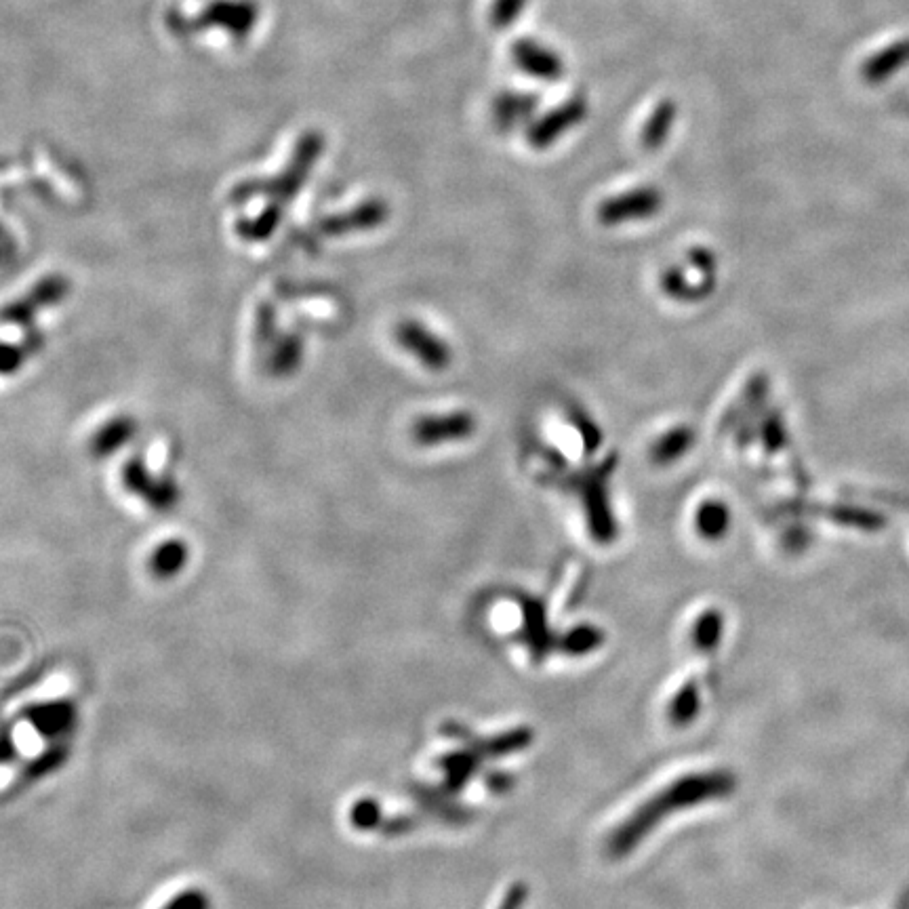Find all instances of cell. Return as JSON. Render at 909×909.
I'll return each mask as SVG.
<instances>
[{"label":"cell","mask_w":909,"mask_h":909,"mask_svg":"<svg viewBox=\"0 0 909 909\" xmlns=\"http://www.w3.org/2000/svg\"><path fill=\"white\" fill-rule=\"evenodd\" d=\"M19 718H24L40 737L51 741H64V737H68L74 731V726L78 722V712L72 701L62 699L51 703L28 705L26 710L19 714Z\"/></svg>","instance_id":"obj_5"},{"label":"cell","mask_w":909,"mask_h":909,"mask_svg":"<svg viewBox=\"0 0 909 909\" xmlns=\"http://www.w3.org/2000/svg\"><path fill=\"white\" fill-rule=\"evenodd\" d=\"M720 630H722V621L716 613L703 615V619L699 621V628H697V642L701 646H705V649H710V646L716 644Z\"/></svg>","instance_id":"obj_16"},{"label":"cell","mask_w":909,"mask_h":909,"mask_svg":"<svg viewBox=\"0 0 909 909\" xmlns=\"http://www.w3.org/2000/svg\"><path fill=\"white\" fill-rule=\"evenodd\" d=\"M733 785H735V781L729 773L701 775V777L684 779V781L672 785L668 792L657 796L646 806H642V811H638L628 823L621 827V830L611 840V851L615 855L628 853L630 848L636 844V840L651 830L655 821L676 811V806L697 804V802L710 800V798L726 796L733 790Z\"/></svg>","instance_id":"obj_1"},{"label":"cell","mask_w":909,"mask_h":909,"mask_svg":"<svg viewBox=\"0 0 909 909\" xmlns=\"http://www.w3.org/2000/svg\"><path fill=\"white\" fill-rule=\"evenodd\" d=\"M663 205L665 198L659 188L640 186L604 198L596 209V217L600 226L619 228L640 224V221H649L651 217L661 213Z\"/></svg>","instance_id":"obj_2"},{"label":"cell","mask_w":909,"mask_h":909,"mask_svg":"<svg viewBox=\"0 0 909 909\" xmlns=\"http://www.w3.org/2000/svg\"><path fill=\"white\" fill-rule=\"evenodd\" d=\"M579 112L573 108V110H564L560 112L558 116L552 114L548 120H543L541 125H537L533 131H531V141L537 146V148H543V146H550L554 139L560 137L562 131H567L569 127H575V123L579 120Z\"/></svg>","instance_id":"obj_11"},{"label":"cell","mask_w":909,"mask_h":909,"mask_svg":"<svg viewBox=\"0 0 909 909\" xmlns=\"http://www.w3.org/2000/svg\"><path fill=\"white\" fill-rule=\"evenodd\" d=\"M695 447V430L691 426H674L670 430H665L649 449V457L657 466H672V463H678L686 455L691 453Z\"/></svg>","instance_id":"obj_7"},{"label":"cell","mask_w":909,"mask_h":909,"mask_svg":"<svg viewBox=\"0 0 909 909\" xmlns=\"http://www.w3.org/2000/svg\"><path fill=\"white\" fill-rule=\"evenodd\" d=\"M186 562V550L179 543H169L165 548H160L154 556V573L158 577H171L175 575Z\"/></svg>","instance_id":"obj_13"},{"label":"cell","mask_w":909,"mask_h":909,"mask_svg":"<svg viewBox=\"0 0 909 909\" xmlns=\"http://www.w3.org/2000/svg\"><path fill=\"white\" fill-rule=\"evenodd\" d=\"M68 758V747L64 741H55V745H51L47 752L40 754L34 762H30L24 773H22V779L26 783H32V781H38L40 777H45L53 771H57L59 766H62Z\"/></svg>","instance_id":"obj_12"},{"label":"cell","mask_w":909,"mask_h":909,"mask_svg":"<svg viewBox=\"0 0 909 909\" xmlns=\"http://www.w3.org/2000/svg\"><path fill=\"white\" fill-rule=\"evenodd\" d=\"M396 341L404 352L432 373L447 371L453 365L451 343L415 318L400 322L396 327Z\"/></svg>","instance_id":"obj_4"},{"label":"cell","mask_w":909,"mask_h":909,"mask_svg":"<svg viewBox=\"0 0 909 909\" xmlns=\"http://www.w3.org/2000/svg\"><path fill=\"white\" fill-rule=\"evenodd\" d=\"M585 503V512H588V524L592 527V533L598 541H613L615 537V518L611 514V503H609V493H606V484L602 480L594 482L590 480L588 487H585L583 495Z\"/></svg>","instance_id":"obj_6"},{"label":"cell","mask_w":909,"mask_h":909,"mask_svg":"<svg viewBox=\"0 0 909 909\" xmlns=\"http://www.w3.org/2000/svg\"><path fill=\"white\" fill-rule=\"evenodd\" d=\"M661 289L663 293L676 299V301H695L705 297L712 291V285H703V282H693L689 268L676 266L668 268V272H663L661 276Z\"/></svg>","instance_id":"obj_8"},{"label":"cell","mask_w":909,"mask_h":909,"mask_svg":"<svg viewBox=\"0 0 909 909\" xmlns=\"http://www.w3.org/2000/svg\"><path fill=\"white\" fill-rule=\"evenodd\" d=\"M17 756H19V752H17L15 743H13L11 729H9V726H5L3 733H0V764H9Z\"/></svg>","instance_id":"obj_18"},{"label":"cell","mask_w":909,"mask_h":909,"mask_svg":"<svg viewBox=\"0 0 909 909\" xmlns=\"http://www.w3.org/2000/svg\"><path fill=\"white\" fill-rule=\"evenodd\" d=\"M165 909H209V899L200 891H186L177 895Z\"/></svg>","instance_id":"obj_17"},{"label":"cell","mask_w":909,"mask_h":909,"mask_svg":"<svg viewBox=\"0 0 909 909\" xmlns=\"http://www.w3.org/2000/svg\"><path fill=\"white\" fill-rule=\"evenodd\" d=\"M670 127H672V114L655 116L649 123V127H646V131H644V144L649 146V148L661 146L663 139L668 137Z\"/></svg>","instance_id":"obj_15"},{"label":"cell","mask_w":909,"mask_h":909,"mask_svg":"<svg viewBox=\"0 0 909 909\" xmlns=\"http://www.w3.org/2000/svg\"><path fill=\"white\" fill-rule=\"evenodd\" d=\"M381 819V811L377 802L373 800H360L352 808V823L358 827V830H371V827H377Z\"/></svg>","instance_id":"obj_14"},{"label":"cell","mask_w":909,"mask_h":909,"mask_svg":"<svg viewBox=\"0 0 909 909\" xmlns=\"http://www.w3.org/2000/svg\"><path fill=\"white\" fill-rule=\"evenodd\" d=\"M478 432V417L468 409L426 413L415 419L411 436L419 447L436 449L468 442Z\"/></svg>","instance_id":"obj_3"},{"label":"cell","mask_w":909,"mask_h":909,"mask_svg":"<svg viewBox=\"0 0 909 909\" xmlns=\"http://www.w3.org/2000/svg\"><path fill=\"white\" fill-rule=\"evenodd\" d=\"M388 215H390L388 205H383V202H379V200L367 202V205H362L358 211H352V213H348L346 217L335 219L333 224H331V230H333V232L373 230V228L381 226L383 221H386Z\"/></svg>","instance_id":"obj_10"},{"label":"cell","mask_w":909,"mask_h":909,"mask_svg":"<svg viewBox=\"0 0 909 909\" xmlns=\"http://www.w3.org/2000/svg\"><path fill=\"white\" fill-rule=\"evenodd\" d=\"M729 524H731V514H729V508H726V503L710 499L699 505V510L695 514V527L701 537L712 539V541L720 539L726 531H729Z\"/></svg>","instance_id":"obj_9"}]
</instances>
